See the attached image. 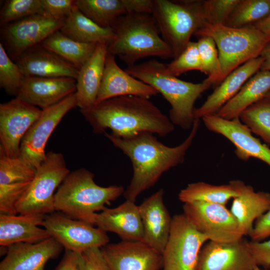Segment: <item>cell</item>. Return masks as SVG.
<instances>
[{
	"label": "cell",
	"mask_w": 270,
	"mask_h": 270,
	"mask_svg": "<svg viewBox=\"0 0 270 270\" xmlns=\"http://www.w3.org/2000/svg\"><path fill=\"white\" fill-rule=\"evenodd\" d=\"M238 2L239 0H202L205 23L212 25H226Z\"/></svg>",
	"instance_id": "cell-40"
},
{
	"label": "cell",
	"mask_w": 270,
	"mask_h": 270,
	"mask_svg": "<svg viewBox=\"0 0 270 270\" xmlns=\"http://www.w3.org/2000/svg\"><path fill=\"white\" fill-rule=\"evenodd\" d=\"M76 92V80L70 78L24 76L16 97L44 110Z\"/></svg>",
	"instance_id": "cell-20"
},
{
	"label": "cell",
	"mask_w": 270,
	"mask_h": 270,
	"mask_svg": "<svg viewBox=\"0 0 270 270\" xmlns=\"http://www.w3.org/2000/svg\"><path fill=\"white\" fill-rule=\"evenodd\" d=\"M152 14L174 58L182 52L192 36L205 23L202 0H153Z\"/></svg>",
	"instance_id": "cell-7"
},
{
	"label": "cell",
	"mask_w": 270,
	"mask_h": 270,
	"mask_svg": "<svg viewBox=\"0 0 270 270\" xmlns=\"http://www.w3.org/2000/svg\"><path fill=\"white\" fill-rule=\"evenodd\" d=\"M77 8L102 28H112L120 16L132 13L131 0H76Z\"/></svg>",
	"instance_id": "cell-30"
},
{
	"label": "cell",
	"mask_w": 270,
	"mask_h": 270,
	"mask_svg": "<svg viewBox=\"0 0 270 270\" xmlns=\"http://www.w3.org/2000/svg\"><path fill=\"white\" fill-rule=\"evenodd\" d=\"M182 214L208 240L230 242L244 236L238 222L226 206L203 202H187L184 204Z\"/></svg>",
	"instance_id": "cell-10"
},
{
	"label": "cell",
	"mask_w": 270,
	"mask_h": 270,
	"mask_svg": "<svg viewBox=\"0 0 270 270\" xmlns=\"http://www.w3.org/2000/svg\"><path fill=\"white\" fill-rule=\"evenodd\" d=\"M200 54L202 72L207 76L204 80L218 86L224 80L218 50L214 40L208 36L198 38L196 42Z\"/></svg>",
	"instance_id": "cell-35"
},
{
	"label": "cell",
	"mask_w": 270,
	"mask_h": 270,
	"mask_svg": "<svg viewBox=\"0 0 270 270\" xmlns=\"http://www.w3.org/2000/svg\"><path fill=\"white\" fill-rule=\"evenodd\" d=\"M31 181L0 184V214H18L16 205L28 188Z\"/></svg>",
	"instance_id": "cell-41"
},
{
	"label": "cell",
	"mask_w": 270,
	"mask_h": 270,
	"mask_svg": "<svg viewBox=\"0 0 270 270\" xmlns=\"http://www.w3.org/2000/svg\"><path fill=\"white\" fill-rule=\"evenodd\" d=\"M264 98L270 102V91L266 94Z\"/></svg>",
	"instance_id": "cell-49"
},
{
	"label": "cell",
	"mask_w": 270,
	"mask_h": 270,
	"mask_svg": "<svg viewBox=\"0 0 270 270\" xmlns=\"http://www.w3.org/2000/svg\"><path fill=\"white\" fill-rule=\"evenodd\" d=\"M247 243L244 238L230 242L208 240L200 250L197 270H254L258 265Z\"/></svg>",
	"instance_id": "cell-16"
},
{
	"label": "cell",
	"mask_w": 270,
	"mask_h": 270,
	"mask_svg": "<svg viewBox=\"0 0 270 270\" xmlns=\"http://www.w3.org/2000/svg\"><path fill=\"white\" fill-rule=\"evenodd\" d=\"M42 110L19 98L0 104V152L18 156L22 140L38 118Z\"/></svg>",
	"instance_id": "cell-14"
},
{
	"label": "cell",
	"mask_w": 270,
	"mask_h": 270,
	"mask_svg": "<svg viewBox=\"0 0 270 270\" xmlns=\"http://www.w3.org/2000/svg\"><path fill=\"white\" fill-rule=\"evenodd\" d=\"M46 15L60 20H65L76 7V0H41Z\"/></svg>",
	"instance_id": "cell-42"
},
{
	"label": "cell",
	"mask_w": 270,
	"mask_h": 270,
	"mask_svg": "<svg viewBox=\"0 0 270 270\" xmlns=\"http://www.w3.org/2000/svg\"><path fill=\"white\" fill-rule=\"evenodd\" d=\"M77 106L76 93L42 110L38 118L23 138L20 156L37 168L44 160L46 146L52 134L65 115Z\"/></svg>",
	"instance_id": "cell-13"
},
{
	"label": "cell",
	"mask_w": 270,
	"mask_h": 270,
	"mask_svg": "<svg viewBox=\"0 0 270 270\" xmlns=\"http://www.w3.org/2000/svg\"><path fill=\"white\" fill-rule=\"evenodd\" d=\"M94 226L55 212L46 216L42 226L66 250L79 254L109 243L106 232Z\"/></svg>",
	"instance_id": "cell-12"
},
{
	"label": "cell",
	"mask_w": 270,
	"mask_h": 270,
	"mask_svg": "<svg viewBox=\"0 0 270 270\" xmlns=\"http://www.w3.org/2000/svg\"><path fill=\"white\" fill-rule=\"evenodd\" d=\"M130 74L154 88L170 105L169 118L174 125L187 130L194 120V104L211 85L204 80L193 83L182 80L170 74L164 64L153 59L128 66Z\"/></svg>",
	"instance_id": "cell-3"
},
{
	"label": "cell",
	"mask_w": 270,
	"mask_h": 270,
	"mask_svg": "<svg viewBox=\"0 0 270 270\" xmlns=\"http://www.w3.org/2000/svg\"><path fill=\"white\" fill-rule=\"evenodd\" d=\"M24 75L0 42V86L10 96H17Z\"/></svg>",
	"instance_id": "cell-38"
},
{
	"label": "cell",
	"mask_w": 270,
	"mask_h": 270,
	"mask_svg": "<svg viewBox=\"0 0 270 270\" xmlns=\"http://www.w3.org/2000/svg\"><path fill=\"white\" fill-rule=\"evenodd\" d=\"M207 241V237L197 231L183 214L174 216L162 254L163 270H197L200 250Z\"/></svg>",
	"instance_id": "cell-9"
},
{
	"label": "cell",
	"mask_w": 270,
	"mask_h": 270,
	"mask_svg": "<svg viewBox=\"0 0 270 270\" xmlns=\"http://www.w3.org/2000/svg\"><path fill=\"white\" fill-rule=\"evenodd\" d=\"M45 216L0 214V245L8 247L18 242L36 243L52 237L42 226Z\"/></svg>",
	"instance_id": "cell-25"
},
{
	"label": "cell",
	"mask_w": 270,
	"mask_h": 270,
	"mask_svg": "<svg viewBox=\"0 0 270 270\" xmlns=\"http://www.w3.org/2000/svg\"><path fill=\"white\" fill-rule=\"evenodd\" d=\"M80 112L97 134L110 129L111 134L120 138L143 132L164 136L174 130L168 116L148 98L138 96L113 98Z\"/></svg>",
	"instance_id": "cell-2"
},
{
	"label": "cell",
	"mask_w": 270,
	"mask_h": 270,
	"mask_svg": "<svg viewBox=\"0 0 270 270\" xmlns=\"http://www.w3.org/2000/svg\"><path fill=\"white\" fill-rule=\"evenodd\" d=\"M238 190L233 198L230 212L238 222L244 236H250L254 222L270 208V193L255 192L240 180H234Z\"/></svg>",
	"instance_id": "cell-27"
},
{
	"label": "cell",
	"mask_w": 270,
	"mask_h": 270,
	"mask_svg": "<svg viewBox=\"0 0 270 270\" xmlns=\"http://www.w3.org/2000/svg\"><path fill=\"white\" fill-rule=\"evenodd\" d=\"M55 270H84L82 254L66 250Z\"/></svg>",
	"instance_id": "cell-46"
},
{
	"label": "cell",
	"mask_w": 270,
	"mask_h": 270,
	"mask_svg": "<svg viewBox=\"0 0 270 270\" xmlns=\"http://www.w3.org/2000/svg\"><path fill=\"white\" fill-rule=\"evenodd\" d=\"M64 34L80 42L108 45L114 36L112 28H102L84 14L76 6L65 19L60 30Z\"/></svg>",
	"instance_id": "cell-29"
},
{
	"label": "cell",
	"mask_w": 270,
	"mask_h": 270,
	"mask_svg": "<svg viewBox=\"0 0 270 270\" xmlns=\"http://www.w3.org/2000/svg\"><path fill=\"white\" fill-rule=\"evenodd\" d=\"M70 172L62 154L47 152L16 205L18 214L45 216L54 212V192Z\"/></svg>",
	"instance_id": "cell-8"
},
{
	"label": "cell",
	"mask_w": 270,
	"mask_h": 270,
	"mask_svg": "<svg viewBox=\"0 0 270 270\" xmlns=\"http://www.w3.org/2000/svg\"><path fill=\"white\" fill-rule=\"evenodd\" d=\"M241 122L270 145V102L264 98L252 104L240 116Z\"/></svg>",
	"instance_id": "cell-34"
},
{
	"label": "cell",
	"mask_w": 270,
	"mask_h": 270,
	"mask_svg": "<svg viewBox=\"0 0 270 270\" xmlns=\"http://www.w3.org/2000/svg\"><path fill=\"white\" fill-rule=\"evenodd\" d=\"M94 174L80 168L70 172L55 192L54 207L68 216L93 224L97 212L102 211L124 192L120 186L98 185Z\"/></svg>",
	"instance_id": "cell-5"
},
{
	"label": "cell",
	"mask_w": 270,
	"mask_h": 270,
	"mask_svg": "<svg viewBox=\"0 0 270 270\" xmlns=\"http://www.w3.org/2000/svg\"><path fill=\"white\" fill-rule=\"evenodd\" d=\"M24 76L76 79L78 69L41 44L26 51L15 61Z\"/></svg>",
	"instance_id": "cell-22"
},
{
	"label": "cell",
	"mask_w": 270,
	"mask_h": 270,
	"mask_svg": "<svg viewBox=\"0 0 270 270\" xmlns=\"http://www.w3.org/2000/svg\"><path fill=\"white\" fill-rule=\"evenodd\" d=\"M84 270H110L101 248H93L82 253Z\"/></svg>",
	"instance_id": "cell-43"
},
{
	"label": "cell",
	"mask_w": 270,
	"mask_h": 270,
	"mask_svg": "<svg viewBox=\"0 0 270 270\" xmlns=\"http://www.w3.org/2000/svg\"><path fill=\"white\" fill-rule=\"evenodd\" d=\"M194 35L210 37L215 42L224 80L238 67L260 56L270 42V34L254 26L234 28L205 23Z\"/></svg>",
	"instance_id": "cell-6"
},
{
	"label": "cell",
	"mask_w": 270,
	"mask_h": 270,
	"mask_svg": "<svg viewBox=\"0 0 270 270\" xmlns=\"http://www.w3.org/2000/svg\"><path fill=\"white\" fill-rule=\"evenodd\" d=\"M112 28L114 36L108 45V52L118 56L128 66L146 57L174 58L152 14H127L120 17Z\"/></svg>",
	"instance_id": "cell-4"
},
{
	"label": "cell",
	"mask_w": 270,
	"mask_h": 270,
	"mask_svg": "<svg viewBox=\"0 0 270 270\" xmlns=\"http://www.w3.org/2000/svg\"><path fill=\"white\" fill-rule=\"evenodd\" d=\"M107 54L108 45L98 44L91 57L78 70L76 95L80 110L89 108L96 102Z\"/></svg>",
	"instance_id": "cell-26"
},
{
	"label": "cell",
	"mask_w": 270,
	"mask_h": 270,
	"mask_svg": "<svg viewBox=\"0 0 270 270\" xmlns=\"http://www.w3.org/2000/svg\"><path fill=\"white\" fill-rule=\"evenodd\" d=\"M161 188L138 206L143 229L142 242L162 254L168 242L172 226L170 217L164 202Z\"/></svg>",
	"instance_id": "cell-18"
},
{
	"label": "cell",
	"mask_w": 270,
	"mask_h": 270,
	"mask_svg": "<svg viewBox=\"0 0 270 270\" xmlns=\"http://www.w3.org/2000/svg\"><path fill=\"white\" fill-rule=\"evenodd\" d=\"M202 119L208 130L223 136L234 146L235 154L238 158L248 160L254 158L270 166V148L255 138L239 118L226 120L210 115Z\"/></svg>",
	"instance_id": "cell-15"
},
{
	"label": "cell",
	"mask_w": 270,
	"mask_h": 270,
	"mask_svg": "<svg viewBox=\"0 0 270 270\" xmlns=\"http://www.w3.org/2000/svg\"><path fill=\"white\" fill-rule=\"evenodd\" d=\"M101 250L110 270H158L162 254L142 241L108 244Z\"/></svg>",
	"instance_id": "cell-17"
},
{
	"label": "cell",
	"mask_w": 270,
	"mask_h": 270,
	"mask_svg": "<svg viewBox=\"0 0 270 270\" xmlns=\"http://www.w3.org/2000/svg\"><path fill=\"white\" fill-rule=\"evenodd\" d=\"M270 91V71L260 70L216 115L226 120L240 118L246 109L264 98Z\"/></svg>",
	"instance_id": "cell-28"
},
{
	"label": "cell",
	"mask_w": 270,
	"mask_h": 270,
	"mask_svg": "<svg viewBox=\"0 0 270 270\" xmlns=\"http://www.w3.org/2000/svg\"><path fill=\"white\" fill-rule=\"evenodd\" d=\"M36 171L20 155L10 158L0 152V184L31 181Z\"/></svg>",
	"instance_id": "cell-36"
},
{
	"label": "cell",
	"mask_w": 270,
	"mask_h": 270,
	"mask_svg": "<svg viewBox=\"0 0 270 270\" xmlns=\"http://www.w3.org/2000/svg\"><path fill=\"white\" fill-rule=\"evenodd\" d=\"M238 193L234 180L230 181L229 184L222 185L200 182L189 184L180 192L178 198L184 204L203 202L226 206Z\"/></svg>",
	"instance_id": "cell-32"
},
{
	"label": "cell",
	"mask_w": 270,
	"mask_h": 270,
	"mask_svg": "<svg viewBox=\"0 0 270 270\" xmlns=\"http://www.w3.org/2000/svg\"></svg>",
	"instance_id": "cell-51"
},
{
	"label": "cell",
	"mask_w": 270,
	"mask_h": 270,
	"mask_svg": "<svg viewBox=\"0 0 270 270\" xmlns=\"http://www.w3.org/2000/svg\"><path fill=\"white\" fill-rule=\"evenodd\" d=\"M38 14H45L41 0H6L0 11V26Z\"/></svg>",
	"instance_id": "cell-37"
},
{
	"label": "cell",
	"mask_w": 270,
	"mask_h": 270,
	"mask_svg": "<svg viewBox=\"0 0 270 270\" xmlns=\"http://www.w3.org/2000/svg\"><path fill=\"white\" fill-rule=\"evenodd\" d=\"M260 56L263 58L260 70L270 71V42L264 47Z\"/></svg>",
	"instance_id": "cell-47"
},
{
	"label": "cell",
	"mask_w": 270,
	"mask_h": 270,
	"mask_svg": "<svg viewBox=\"0 0 270 270\" xmlns=\"http://www.w3.org/2000/svg\"><path fill=\"white\" fill-rule=\"evenodd\" d=\"M250 248L256 264L266 268H270V240L261 242H248Z\"/></svg>",
	"instance_id": "cell-44"
},
{
	"label": "cell",
	"mask_w": 270,
	"mask_h": 270,
	"mask_svg": "<svg viewBox=\"0 0 270 270\" xmlns=\"http://www.w3.org/2000/svg\"><path fill=\"white\" fill-rule=\"evenodd\" d=\"M200 124V120H196L188 136L174 147L166 146L149 132L128 138H118L106 132L104 133L132 164V176L124 193L126 200L135 202L142 192L156 184L164 173L184 162Z\"/></svg>",
	"instance_id": "cell-1"
},
{
	"label": "cell",
	"mask_w": 270,
	"mask_h": 270,
	"mask_svg": "<svg viewBox=\"0 0 270 270\" xmlns=\"http://www.w3.org/2000/svg\"><path fill=\"white\" fill-rule=\"evenodd\" d=\"M263 58L259 56L244 63L230 74L204 102L200 107L195 108V120L216 114L236 94L248 80L260 70Z\"/></svg>",
	"instance_id": "cell-24"
},
{
	"label": "cell",
	"mask_w": 270,
	"mask_h": 270,
	"mask_svg": "<svg viewBox=\"0 0 270 270\" xmlns=\"http://www.w3.org/2000/svg\"><path fill=\"white\" fill-rule=\"evenodd\" d=\"M249 236L253 242H261L270 236V208L256 220Z\"/></svg>",
	"instance_id": "cell-45"
},
{
	"label": "cell",
	"mask_w": 270,
	"mask_h": 270,
	"mask_svg": "<svg viewBox=\"0 0 270 270\" xmlns=\"http://www.w3.org/2000/svg\"><path fill=\"white\" fill-rule=\"evenodd\" d=\"M64 247L52 237L36 243L18 242L8 246L0 270H44L46 262Z\"/></svg>",
	"instance_id": "cell-19"
},
{
	"label": "cell",
	"mask_w": 270,
	"mask_h": 270,
	"mask_svg": "<svg viewBox=\"0 0 270 270\" xmlns=\"http://www.w3.org/2000/svg\"><path fill=\"white\" fill-rule=\"evenodd\" d=\"M93 224L106 232L115 233L124 240H143L138 206L134 202L126 200L117 207H106L96 214Z\"/></svg>",
	"instance_id": "cell-23"
},
{
	"label": "cell",
	"mask_w": 270,
	"mask_h": 270,
	"mask_svg": "<svg viewBox=\"0 0 270 270\" xmlns=\"http://www.w3.org/2000/svg\"><path fill=\"white\" fill-rule=\"evenodd\" d=\"M41 44L78 70L91 57L97 45L96 44L76 42L64 34L60 30L51 34Z\"/></svg>",
	"instance_id": "cell-31"
},
{
	"label": "cell",
	"mask_w": 270,
	"mask_h": 270,
	"mask_svg": "<svg viewBox=\"0 0 270 270\" xmlns=\"http://www.w3.org/2000/svg\"><path fill=\"white\" fill-rule=\"evenodd\" d=\"M270 14V0H239L226 26L234 28L253 26Z\"/></svg>",
	"instance_id": "cell-33"
},
{
	"label": "cell",
	"mask_w": 270,
	"mask_h": 270,
	"mask_svg": "<svg viewBox=\"0 0 270 270\" xmlns=\"http://www.w3.org/2000/svg\"><path fill=\"white\" fill-rule=\"evenodd\" d=\"M64 20L41 14L26 17L2 26L1 43L16 61L26 51L60 30Z\"/></svg>",
	"instance_id": "cell-11"
},
{
	"label": "cell",
	"mask_w": 270,
	"mask_h": 270,
	"mask_svg": "<svg viewBox=\"0 0 270 270\" xmlns=\"http://www.w3.org/2000/svg\"><path fill=\"white\" fill-rule=\"evenodd\" d=\"M158 94L154 88L122 70L116 64L115 56L108 52L96 103L126 96H135L149 99Z\"/></svg>",
	"instance_id": "cell-21"
},
{
	"label": "cell",
	"mask_w": 270,
	"mask_h": 270,
	"mask_svg": "<svg viewBox=\"0 0 270 270\" xmlns=\"http://www.w3.org/2000/svg\"><path fill=\"white\" fill-rule=\"evenodd\" d=\"M168 72L178 76L188 71L202 72V65L197 42L190 41L182 52L170 62L166 64Z\"/></svg>",
	"instance_id": "cell-39"
},
{
	"label": "cell",
	"mask_w": 270,
	"mask_h": 270,
	"mask_svg": "<svg viewBox=\"0 0 270 270\" xmlns=\"http://www.w3.org/2000/svg\"><path fill=\"white\" fill-rule=\"evenodd\" d=\"M254 270H261L258 266H256Z\"/></svg>",
	"instance_id": "cell-50"
},
{
	"label": "cell",
	"mask_w": 270,
	"mask_h": 270,
	"mask_svg": "<svg viewBox=\"0 0 270 270\" xmlns=\"http://www.w3.org/2000/svg\"><path fill=\"white\" fill-rule=\"evenodd\" d=\"M262 32L270 34V14L254 26Z\"/></svg>",
	"instance_id": "cell-48"
}]
</instances>
